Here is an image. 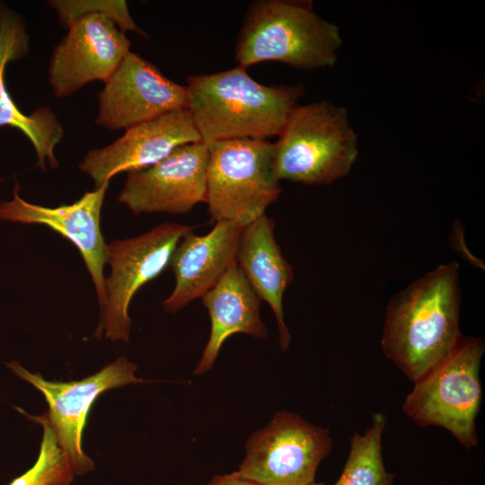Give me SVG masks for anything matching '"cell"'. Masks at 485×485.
Listing matches in <instances>:
<instances>
[{
    "label": "cell",
    "mask_w": 485,
    "mask_h": 485,
    "mask_svg": "<svg viewBox=\"0 0 485 485\" xmlns=\"http://www.w3.org/2000/svg\"><path fill=\"white\" fill-rule=\"evenodd\" d=\"M48 4L56 11L59 23L63 28L66 29L72 22L81 16L100 13L113 22L119 30L125 34L128 31H133L143 37H147L133 20L126 1L51 0Z\"/></svg>",
    "instance_id": "44dd1931"
},
{
    "label": "cell",
    "mask_w": 485,
    "mask_h": 485,
    "mask_svg": "<svg viewBox=\"0 0 485 485\" xmlns=\"http://www.w3.org/2000/svg\"><path fill=\"white\" fill-rule=\"evenodd\" d=\"M483 352V339L463 336L448 357L415 383L402 405L405 414L419 426L445 428L466 449L475 446Z\"/></svg>",
    "instance_id": "8992f818"
},
{
    "label": "cell",
    "mask_w": 485,
    "mask_h": 485,
    "mask_svg": "<svg viewBox=\"0 0 485 485\" xmlns=\"http://www.w3.org/2000/svg\"><path fill=\"white\" fill-rule=\"evenodd\" d=\"M8 366L44 395L49 423L75 475L85 474L94 468L93 461L82 447L83 432L93 403L107 390L143 382L135 375L137 366L124 357L91 376L68 383L47 381L40 374H32L16 362Z\"/></svg>",
    "instance_id": "9c48e42d"
},
{
    "label": "cell",
    "mask_w": 485,
    "mask_h": 485,
    "mask_svg": "<svg viewBox=\"0 0 485 485\" xmlns=\"http://www.w3.org/2000/svg\"><path fill=\"white\" fill-rule=\"evenodd\" d=\"M331 445L328 429L279 411L251 436L236 473L258 485H311Z\"/></svg>",
    "instance_id": "ba28073f"
},
{
    "label": "cell",
    "mask_w": 485,
    "mask_h": 485,
    "mask_svg": "<svg viewBox=\"0 0 485 485\" xmlns=\"http://www.w3.org/2000/svg\"><path fill=\"white\" fill-rule=\"evenodd\" d=\"M342 42L340 28L311 1L258 0L247 10L234 49L238 66L276 61L310 71L331 67Z\"/></svg>",
    "instance_id": "3957f363"
},
{
    "label": "cell",
    "mask_w": 485,
    "mask_h": 485,
    "mask_svg": "<svg viewBox=\"0 0 485 485\" xmlns=\"http://www.w3.org/2000/svg\"><path fill=\"white\" fill-rule=\"evenodd\" d=\"M274 229V220L266 215L246 225L241 235L237 264L260 299L271 307L279 345L285 350L291 335L284 320L283 296L294 279V271L276 242Z\"/></svg>",
    "instance_id": "e0dca14e"
},
{
    "label": "cell",
    "mask_w": 485,
    "mask_h": 485,
    "mask_svg": "<svg viewBox=\"0 0 485 485\" xmlns=\"http://www.w3.org/2000/svg\"><path fill=\"white\" fill-rule=\"evenodd\" d=\"M108 187L109 182L104 183L72 204L54 207L24 200L17 189L11 200L0 202L1 221L46 225L78 249L93 282L100 311L106 301L107 243L101 230V213Z\"/></svg>",
    "instance_id": "4fadbf2b"
},
{
    "label": "cell",
    "mask_w": 485,
    "mask_h": 485,
    "mask_svg": "<svg viewBox=\"0 0 485 485\" xmlns=\"http://www.w3.org/2000/svg\"><path fill=\"white\" fill-rule=\"evenodd\" d=\"M207 485H258L240 477L236 472L230 474L216 475Z\"/></svg>",
    "instance_id": "7402d4cb"
},
{
    "label": "cell",
    "mask_w": 485,
    "mask_h": 485,
    "mask_svg": "<svg viewBox=\"0 0 485 485\" xmlns=\"http://www.w3.org/2000/svg\"><path fill=\"white\" fill-rule=\"evenodd\" d=\"M28 417L43 427L39 456L31 469L8 485H70L75 474L69 458L58 445L47 413Z\"/></svg>",
    "instance_id": "ffe728a7"
},
{
    "label": "cell",
    "mask_w": 485,
    "mask_h": 485,
    "mask_svg": "<svg viewBox=\"0 0 485 485\" xmlns=\"http://www.w3.org/2000/svg\"><path fill=\"white\" fill-rule=\"evenodd\" d=\"M386 418L374 413L372 425L363 435L356 433L343 472L334 485H392L394 474L385 471L382 456V435Z\"/></svg>",
    "instance_id": "d6986e66"
},
{
    "label": "cell",
    "mask_w": 485,
    "mask_h": 485,
    "mask_svg": "<svg viewBox=\"0 0 485 485\" xmlns=\"http://www.w3.org/2000/svg\"><path fill=\"white\" fill-rule=\"evenodd\" d=\"M242 227L231 222H216L210 232L198 235L188 232L177 244L170 266L174 288L163 302L168 313H176L212 289L237 262Z\"/></svg>",
    "instance_id": "9a60e30c"
},
{
    "label": "cell",
    "mask_w": 485,
    "mask_h": 485,
    "mask_svg": "<svg viewBox=\"0 0 485 485\" xmlns=\"http://www.w3.org/2000/svg\"><path fill=\"white\" fill-rule=\"evenodd\" d=\"M202 142L188 109L173 110L126 130L111 144L87 152L79 170L91 177L95 188L120 172L153 165L175 148Z\"/></svg>",
    "instance_id": "5bb4252c"
},
{
    "label": "cell",
    "mask_w": 485,
    "mask_h": 485,
    "mask_svg": "<svg viewBox=\"0 0 485 485\" xmlns=\"http://www.w3.org/2000/svg\"><path fill=\"white\" fill-rule=\"evenodd\" d=\"M186 86L164 76L129 51L98 95V126L128 129L173 110L187 109Z\"/></svg>",
    "instance_id": "7c38bea8"
},
{
    "label": "cell",
    "mask_w": 485,
    "mask_h": 485,
    "mask_svg": "<svg viewBox=\"0 0 485 485\" xmlns=\"http://www.w3.org/2000/svg\"><path fill=\"white\" fill-rule=\"evenodd\" d=\"M358 155L348 111L322 101L297 105L273 144L278 181L328 185L346 176Z\"/></svg>",
    "instance_id": "277c9868"
},
{
    "label": "cell",
    "mask_w": 485,
    "mask_h": 485,
    "mask_svg": "<svg viewBox=\"0 0 485 485\" xmlns=\"http://www.w3.org/2000/svg\"><path fill=\"white\" fill-rule=\"evenodd\" d=\"M202 302L208 311L211 331L195 375H202L213 366L224 342L233 334L267 338L268 330L260 315L261 300L237 262L202 296Z\"/></svg>",
    "instance_id": "ac0fdd59"
},
{
    "label": "cell",
    "mask_w": 485,
    "mask_h": 485,
    "mask_svg": "<svg viewBox=\"0 0 485 485\" xmlns=\"http://www.w3.org/2000/svg\"><path fill=\"white\" fill-rule=\"evenodd\" d=\"M189 110L201 141L278 136L303 94L301 85L260 84L246 68L187 78Z\"/></svg>",
    "instance_id": "7a4b0ae2"
},
{
    "label": "cell",
    "mask_w": 485,
    "mask_h": 485,
    "mask_svg": "<svg viewBox=\"0 0 485 485\" xmlns=\"http://www.w3.org/2000/svg\"><path fill=\"white\" fill-rule=\"evenodd\" d=\"M459 280L456 261L442 264L387 304L382 350L414 383L448 357L463 337Z\"/></svg>",
    "instance_id": "6da1fadb"
},
{
    "label": "cell",
    "mask_w": 485,
    "mask_h": 485,
    "mask_svg": "<svg viewBox=\"0 0 485 485\" xmlns=\"http://www.w3.org/2000/svg\"><path fill=\"white\" fill-rule=\"evenodd\" d=\"M66 29L67 33L53 48L48 70L57 99L94 81L105 84L130 51L126 34L103 14L81 16Z\"/></svg>",
    "instance_id": "8fae6325"
},
{
    "label": "cell",
    "mask_w": 485,
    "mask_h": 485,
    "mask_svg": "<svg viewBox=\"0 0 485 485\" xmlns=\"http://www.w3.org/2000/svg\"><path fill=\"white\" fill-rule=\"evenodd\" d=\"M208 154L207 144H187L153 165L127 172L119 202L135 215L189 213L206 202Z\"/></svg>",
    "instance_id": "30bf717a"
},
{
    "label": "cell",
    "mask_w": 485,
    "mask_h": 485,
    "mask_svg": "<svg viewBox=\"0 0 485 485\" xmlns=\"http://www.w3.org/2000/svg\"><path fill=\"white\" fill-rule=\"evenodd\" d=\"M206 202L211 219L242 228L265 215L281 193L273 144L242 138L208 144Z\"/></svg>",
    "instance_id": "5b68a950"
},
{
    "label": "cell",
    "mask_w": 485,
    "mask_h": 485,
    "mask_svg": "<svg viewBox=\"0 0 485 485\" xmlns=\"http://www.w3.org/2000/svg\"><path fill=\"white\" fill-rule=\"evenodd\" d=\"M193 226L164 223L132 238L107 243L106 301L101 312L95 337L129 341L131 320L128 307L137 292L170 266L180 240Z\"/></svg>",
    "instance_id": "52a82bcc"
},
{
    "label": "cell",
    "mask_w": 485,
    "mask_h": 485,
    "mask_svg": "<svg viewBox=\"0 0 485 485\" xmlns=\"http://www.w3.org/2000/svg\"><path fill=\"white\" fill-rule=\"evenodd\" d=\"M311 485H324V483H322V482H321V483H315V482H313V483H312Z\"/></svg>",
    "instance_id": "603a6c76"
},
{
    "label": "cell",
    "mask_w": 485,
    "mask_h": 485,
    "mask_svg": "<svg viewBox=\"0 0 485 485\" xmlns=\"http://www.w3.org/2000/svg\"><path fill=\"white\" fill-rule=\"evenodd\" d=\"M30 37L24 19L0 3V128L11 127L20 130L32 144L38 166L46 171L58 166L55 147L64 136V128L55 112L42 106L26 115L10 95L4 80L5 67L29 52Z\"/></svg>",
    "instance_id": "2e32d148"
}]
</instances>
